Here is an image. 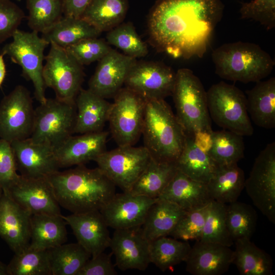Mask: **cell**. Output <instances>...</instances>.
<instances>
[{"label":"cell","instance_id":"obj_48","mask_svg":"<svg viewBox=\"0 0 275 275\" xmlns=\"http://www.w3.org/2000/svg\"><path fill=\"white\" fill-rule=\"evenodd\" d=\"M112 253L104 252L92 256L86 262L77 275H116L117 272L113 265Z\"/></svg>","mask_w":275,"mask_h":275},{"label":"cell","instance_id":"obj_6","mask_svg":"<svg viewBox=\"0 0 275 275\" xmlns=\"http://www.w3.org/2000/svg\"><path fill=\"white\" fill-rule=\"evenodd\" d=\"M206 94L210 118L217 125L242 136L253 134L246 96L241 90L222 81L212 85Z\"/></svg>","mask_w":275,"mask_h":275},{"label":"cell","instance_id":"obj_4","mask_svg":"<svg viewBox=\"0 0 275 275\" xmlns=\"http://www.w3.org/2000/svg\"><path fill=\"white\" fill-rule=\"evenodd\" d=\"M211 58L215 73L221 78L245 84L262 80L274 66L269 54L251 42L225 43L212 51Z\"/></svg>","mask_w":275,"mask_h":275},{"label":"cell","instance_id":"obj_47","mask_svg":"<svg viewBox=\"0 0 275 275\" xmlns=\"http://www.w3.org/2000/svg\"><path fill=\"white\" fill-rule=\"evenodd\" d=\"M19 176L10 143L0 139V186L3 192L7 191Z\"/></svg>","mask_w":275,"mask_h":275},{"label":"cell","instance_id":"obj_40","mask_svg":"<svg viewBox=\"0 0 275 275\" xmlns=\"http://www.w3.org/2000/svg\"><path fill=\"white\" fill-rule=\"evenodd\" d=\"M226 207V204L211 201L200 241L230 247L234 244L227 225Z\"/></svg>","mask_w":275,"mask_h":275},{"label":"cell","instance_id":"obj_13","mask_svg":"<svg viewBox=\"0 0 275 275\" xmlns=\"http://www.w3.org/2000/svg\"><path fill=\"white\" fill-rule=\"evenodd\" d=\"M35 116L29 90L18 85L0 102V139L11 143L30 138Z\"/></svg>","mask_w":275,"mask_h":275},{"label":"cell","instance_id":"obj_46","mask_svg":"<svg viewBox=\"0 0 275 275\" xmlns=\"http://www.w3.org/2000/svg\"><path fill=\"white\" fill-rule=\"evenodd\" d=\"M24 17L22 10L11 0H0V44L12 37Z\"/></svg>","mask_w":275,"mask_h":275},{"label":"cell","instance_id":"obj_38","mask_svg":"<svg viewBox=\"0 0 275 275\" xmlns=\"http://www.w3.org/2000/svg\"><path fill=\"white\" fill-rule=\"evenodd\" d=\"M226 222L234 242L243 238L251 239L256 230L257 214L251 205L236 201L227 205Z\"/></svg>","mask_w":275,"mask_h":275},{"label":"cell","instance_id":"obj_22","mask_svg":"<svg viewBox=\"0 0 275 275\" xmlns=\"http://www.w3.org/2000/svg\"><path fill=\"white\" fill-rule=\"evenodd\" d=\"M108 132L104 130L72 135L54 149L60 168L85 165L106 150Z\"/></svg>","mask_w":275,"mask_h":275},{"label":"cell","instance_id":"obj_24","mask_svg":"<svg viewBox=\"0 0 275 275\" xmlns=\"http://www.w3.org/2000/svg\"><path fill=\"white\" fill-rule=\"evenodd\" d=\"M75 104L76 108L74 133L102 131L108 121L111 103L89 89H81Z\"/></svg>","mask_w":275,"mask_h":275},{"label":"cell","instance_id":"obj_45","mask_svg":"<svg viewBox=\"0 0 275 275\" xmlns=\"http://www.w3.org/2000/svg\"><path fill=\"white\" fill-rule=\"evenodd\" d=\"M239 12L241 19L259 22L267 30L275 26V0H252L243 3Z\"/></svg>","mask_w":275,"mask_h":275},{"label":"cell","instance_id":"obj_49","mask_svg":"<svg viewBox=\"0 0 275 275\" xmlns=\"http://www.w3.org/2000/svg\"><path fill=\"white\" fill-rule=\"evenodd\" d=\"M92 0H63V15L81 17Z\"/></svg>","mask_w":275,"mask_h":275},{"label":"cell","instance_id":"obj_42","mask_svg":"<svg viewBox=\"0 0 275 275\" xmlns=\"http://www.w3.org/2000/svg\"><path fill=\"white\" fill-rule=\"evenodd\" d=\"M106 42L122 50L123 54L137 59L148 53V46L130 22H122L107 33Z\"/></svg>","mask_w":275,"mask_h":275},{"label":"cell","instance_id":"obj_39","mask_svg":"<svg viewBox=\"0 0 275 275\" xmlns=\"http://www.w3.org/2000/svg\"><path fill=\"white\" fill-rule=\"evenodd\" d=\"M7 267L8 275H51L48 250L29 246L14 253Z\"/></svg>","mask_w":275,"mask_h":275},{"label":"cell","instance_id":"obj_36","mask_svg":"<svg viewBox=\"0 0 275 275\" xmlns=\"http://www.w3.org/2000/svg\"><path fill=\"white\" fill-rule=\"evenodd\" d=\"M188 241L163 236L149 243L150 262L162 271L185 262L190 250Z\"/></svg>","mask_w":275,"mask_h":275},{"label":"cell","instance_id":"obj_26","mask_svg":"<svg viewBox=\"0 0 275 275\" xmlns=\"http://www.w3.org/2000/svg\"><path fill=\"white\" fill-rule=\"evenodd\" d=\"M248 114L257 126L275 127V78L260 80L246 92Z\"/></svg>","mask_w":275,"mask_h":275},{"label":"cell","instance_id":"obj_52","mask_svg":"<svg viewBox=\"0 0 275 275\" xmlns=\"http://www.w3.org/2000/svg\"><path fill=\"white\" fill-rule=\"evenodd\" d=\"M0 275H8L7 265L0 261Z\"/></svg>","mask_w":275,"mask_h":275},{"label":"cell","instance_id":"obj_54","mask_svg":"<svg viewBox=\"0 0 275 275\" xmlns=\"http://www.w3.org/2000/svg\"><path fill=\"white\" fill-rule=\"evenodd\" d=\"M16 1H20V0H16Z\"/></svg>","mask_w":275,"mask_h":275},{"label":"cell","instance_id":"obj_14","mask_svg":"<svg viewBox=\"0 0 275 275\" xmlns=\"http://www.w3.org/2000/svg\"><path fill=\"white\" fill-rule=\"evenodd\" d=\"M175 77L176 72L161 62L136 60L124 85L146 101L164 99L172 95Z\"/></svg>","mask_w":275,"mask_h":275},{"label":"cell","instance_id":"obj_7","mask_svg":"<svg viewBox=\"0 0 275 275\" xmlns=\"http://www.w3.org/2000/svg\"><path fill=\"white\" fill-rule=\"evenodd\" d=\"M38 34L17 29L12 40L3 48L2 53L21 67L23 75L33 83L36 99L43 103L47 99L43 77L44 51L49 44Z\"/></svg>","mask_w":275,"mask_h":275},{"label":"cell","instance_id":"obj_23","mask_svg":"<svg viewBox=\"0 0 275 275\" xmlns=\"http://www.w3.org/2000/svg\"><path fill=\"white\" fill-rule=\"evenodd\" d=\"M233 260V250L218 243L197 241L185 261L186 270L193 275H221Z\"/></svg>","mask_w":275,"mask_h":275},{"label":"cell","instance_id":"obj_28","mask_svg":"<svg viewBox=\"0 0 275 275\" xmlns=\"http://www.w3.org/2000/svg\"><path fill=\"white\" fill-rule=\"evenodd\" d=\"M186 212L172 202L157 199L150 208L141 226L144 236L150 242L169 236Z\"/></svg>","mask_w":275,"mask_h":275},{"label":"cell","instance_id":"obj_34","mask_svg":"<svg viewBox=\"0 0 275 275\" xmlns=\"http://www.w3.org/2000/svg\"><path fill=\"white\" fill-rule=\"evenodd\" d=\"M128 0H92L81 18L101 33L108 32L123 22Z\"/></svg>","mask_w":275,"mask_h":275},{"label":"cell","instance_id":"obj_5","mask_svg":"<svg viewBox=\"0 0 275 275\" xmlns=\"http://www.w3.org/2000/svg\"><path fill=\"white\" fill-rule=\"evenodd\" d=\"M176 116L186 134L199 130L212 131L207 94L200 79L188 68L176 72L172 95Z\"/></svg>","mask_w":275,"mask_h":275},{"label":"cell","instance_id":"obj_33","mask_svg":"<svg viewBox=\"0 0 275 275\" xmlns=\"http://www.w3.org/2000/svg\"><path fill=\"white\" fill-rule=\"evenodd\" d=\"M175 163L178 170L191 179L206 184L218 167L208 153L196 146L191 134H187L184 147Z\"/></svg>","mask_w":275,"mask_h":275},{"label":"cell","instance_id":"obj_2","mask_svg":"<svg viewBox=\"0 0 275 275\" xmlns=\"http://www.w3.org/2000/svg\"><path fill=\"white\" fill-rule=\"evenodd\" d=\"M47 179L60 207L71 213L100 210L116 194V185L98 167L77 166Z\"/></svg>","mask_w":275,"mask_h":275},{"label":"cell","instance_id":"obj_44","mask_svg":"<svg viewBox=\"0 0 275 275\" xmlns=\"http://www.w3.org/2000/svg\"><path fill=\"white\" fill-rule=\"evenodd\" d=\"M65 49L84 66L99 61L112 48L104 39L93 37L83 39Z\"/></svg>","mask_w":275,"mask_h":275},{"label":"cell","instance_id":"obj_27","mask_svg":"<svg viewBox=\"0 0 275 275\" xmlns=\"http://www.w3.org/2000/svg\"><path fill=\"white\" fill-rule=\"evenodd\" d=\"M67 223L62 214H33L31 218V248L47 250L67 240Z\"/></svg>","mask_w":275,"mask_h":275},{"label":"cell","instance_id":"obj_20","mask_svg":"<svg viewBox=\"0 0 275 275\" xmlns=\"http://www.w3.org/2000/svg\"><path fill=\"white\" fill-rule=\"evenodd\" d=\"M31 215L3 192L0 198V237L14 253L30 245Z\"/></svg>","mask_w":275,"mask_h":275},{"label":"cell","instance_id":"obj_19","mask_svg":"<svg viewBox=\"0 0 275 275\" xmlns=\"http://www.w3.org/2000/svg\"><path fill=\"white\" fill-rule=\"evenodd\" d=\"M136 59L111 50L98 61L88 82V89L104 98H114L123 88L125 79Z\"/></svg>","mask_w":275,"mask_h":275},{"label":"cell","instance_id":"obj_35","mask_svg":"<svg viewBox=\"0 0 275 275\" xmlns=\"http://www.w3.org/2000/svg\"><path fill=\"white\" fill-rule=\"evenodd\" d=\"M47 250L51 275H77L91 257L77 242Z\"/></svg>","mask_w":275,"mask_h":275},{"label":"cell","instance_id":"obj_8","mask_svg":"<svg viewBox=\"0 0 275 275\" xmlns=\"http://www.w3.org/2000/svg\"><path fill=\"white\" fill-rule=\"evenodd\" d=\"M76 114L75 103L47 98L35 109L30 138L35 142L57 148L74 133Z\"/></svg>","mask_w":275,"mask_h":275},{"label":"cell","instance_id":"obj_15","mask_svg":"<svg viewBox=\"0 0 275 275\" xmlns=\"http://www.w3.org/2000/svg\"><path fill=\"white\" fill-rule=\"evenodd\" d=\"M32 215H60V206L47 178H30L20 175L6 192Z\"/></svg>","mask_w":275,"mask_h":275},{"label":"cell","instance_id":"obj_37","mask_svg":"<svg viewBox=\"0 0 275 275\" xmlns=\"http://www.w3.org/2000/svg\"><path fill=\"white\" fill-rule=\"evenodd\" d=\"M212 137L208 154L218 166L236 164L244 157L242 136L224 129L212 131Z\"/></svg>","mask_w":275,"mask_h":275},{"label":"cell","instance_id":"obj_3","mask_svg":"<svg viewBox=\"0 0 275 275\" xmlns=\"http://www.w3.org/2000/svg\"><path fill=\"white\" fill-rule=\"evenodd\" d=\"M142 134L152 158L162 162H175L187 137L164 99L146 101Z\"/></svg>","mask_w":275,"mask_h":275},{"label":"cell","instance_id":"obj_9","mask_svg":"<svg viewBox=\"0 0 275 275\" xmlns=\"http://www.w3.org/2000/svg\"><path fill=\"white\" fill-rule=\"evenodd\" d=\"M50 45L43 68L45 86L53 90L57 99L75 103L84 79L83 66L65 48Z\"/></svg>","mask_w":275,"mask_h":275},{"label":"cell","instance_id":"obj_43","mask_svg":"<svg viewBox=\"0 0 275 275\" xmlns=\"http://www.w3.org/2000/svg\"><path fill=\"white\" fill-rule=\"evenodd\" d=\"M210 202L186 211L169 236L184 241H200Z\"/></svg>","mask_w":275,"mask_h":275},{"label":"cell","instance_id":"obj_21","mask_svg":"<svg viewBox=\"0 0 275 275\" xmlns=\"http://www.w3.org/2000/svg\"><path fill=\"white\" fill-rule=\"evenodd\" d=\"M63 216L71 228L77 242L91 257L109 248L111 238L109 227L100 210L71 213Z\"/></svg>","mask_w":275,"mask_h":275},{"label":"cell","instance_id":"obj_17","mask_svg":"<svg viewBox=\"0 0 275 275\" xmlns=\"http://www.w3.org/2000/svg\"><path fill=\"white\" fill-rule=\"evenodd\" d=\"M157 199L123 191L116 193L100 211L108 227L114 230L139 227Z\"/></svg>","mask_w":275,"mask_h":275},{"label":"cell","instance_id":"obj_16","mask_svg":"<svg viewBox=\"0 0 275 275\" xmlns=\"http://www.w3.org/2000/svg\"><path fill=\"white\" fill-rule=\"evenodd\" d=\"M149 243L139 226L115 230L109 248L120 270L144 271L151 263Z\"/></svg>","mask_w":275,"mask_h":275},{"label":"cell","instance_id":"obj_25","mask_svg":"<svg viewBox=\"0 0 275 275\" xmlns=\"http://www.w3.org/2000/svg\"><path fill=\"white\" fill-rule=\"evenodd\" d=\"M158 199L172 202L186 211L212 201L206 183L191 179L178 169Z\"/></svg>","mask_w":275,"mask_h":275},{"label":"cell","instance_id":"obj_1","mask_svg":"<svg viewBox=\"0 0 275 275\" xmlns=\"http://www.w3.org/2000/svg\"><path fill=\"white\" fill-rule=\"evenodd\" d=\"M224 8L221 0H157L148 16L150 43L174 59L202 58Z\"/></svg>","mask_w":275,"mask_h":275},{"label":"cell","instance_id":"obj_18","mask_svg":"<svg viewBox=\"0 0 275 275\" xmlns=\"http://www.w3.org/2000/svg\"><path fill=\"white\" fill-rule=\"evenodd\" d=\"M19 175L30 178H47L59 170L54 148L30 138L11 143Z\"/></svg>","mask_w":275,"mask_h":275},{"label":"cell","instance_id":"obj_41","mask_svg":"<svg viewBox=\"0 0 275 275\" xmlns=\"http://www.w3.org/2000/svg\"><path fill=\"white\" fill-rule=\"evenodd\" d=\"M63 0H26L28 22L33 31L42 33L63 16Z\"/></svg>","mask_w":275,"mask_h":275},{"label":"cell","instance_id":"obj_32","mask_svg":"<svg viewBox=\"0 0 275 275\" xmlns=\"http://www.w3.org/2000/svg\"><path fill=\"white\" fill-rule=\"evenodd\" d=\"M232 264L241 275H272L273 261L265 251L256 246L250 239L234 241Z\"/></svg>","mask_w":275,"mask_h":275},{"label":"cell","instance_id":"obj_12","mask_svg":"<svg viewBox=\"0 0 275 275\" xmlns=\"http://www.w3.org/2000/svg\"><path fill=\"white\" fill-rule=\"evenodd\" d=\"M244 188L253 204L275 224V143L268 144L256 158Z\"/></svg>","mask_w":275,"mask_h":275},{"label":"cell","instance_id":"obj_30","mask_svg":"<svg viewBox=\"0 0 275 275\" xmlns=\"http://www.w3.org/2000/svg\"><path fill=\"white\" fill-rule=\"evenodd\" d=\"M101 32L81 17L63 16L51 27L41 33L49 44L64 48L83 39L98 37Z\"/></svg>","mask_w":275,"mask_h":275},{"label":"cell","instance_id":"obj_11","mask_svg":"<svg viewBox=\"0 0 275 275\" xmlns=\"http://www.w3.org/2000/svg\"><path fill=\"white\" fill-rule=\"evenodd\" d=\"M151 158L144 146H126L105 150L94 161L116 186L129 191Z\"/></svg>","mask_w":275,"mask_h":275},{"label":"cell","instance_id":"obj_51","mask_svg":"<svg viewBox=\"0 0 275 275\" xmlns=\"http://www.w3.org/2000/svg\"><path fill=\"white\" fill-rule=\"evenodd\" d=\"M3 54H0V87L3 82L6 74V68L4 60Z\"/></svg>","mask_w":275,"mask_h":275},{"label":"cell","instance_id":"obj_50","mask_svg":"<svg viewBox=\"0 0 275 275\" xmlns=\"http://www.w3.org/2000/svg\"><path fill=\"white\" fill-rule=\"evenodd\" d=\"M212 131L199 130L192 134L193 141L196 146L201 150L208 153L212 145Z\"/></svg>","mask_w":275,"mask_h":275},{"label":"cell","instance_id":"obj_29","mask_svg":"<svg viewBox=\"0 0 275 275\" xmlns=\"http://www.w3.org/2000/svg\"><path fill=\"white\" fill-rule=\"evenodd\" d=\"M245 175L237 163L218 166L206 183L212 200L229 204L237 200L244 188Z\"/></svg>","mask_w":275,"mask_h":275},{"label":"cell","instance_id":"obj_10","mask_svg":"<svg viewBox=\"0 0 275 275\" xmlns=\"http://www.w3.org/2000/svg\"><path fill=\"white\" fill-rule=\"evenodd\" d=\"M108 122L118 146H133L142 134L146 101L126 88L114 97Z\"/></svg>","mask_w":275,"mask_h":275},{"label":"cell","instance_id":"obj_53","mask_svg":"<svg viewBox=\"0 0 275 275\" xmlns=\"http://www.w3.org/2000/svg\"><path fill=\"white\" fill-rule=\"evenodd\" d=\"M3 194V189L1 188V187L0 186V198H1L2 195Z\"/></svg>","mask_w":275,"mask_h":275},{"label":"cell","instance_id":"obj_31","mask_svg":"<svg viewBox=\"0 0 275 275\" xmlns=\"http://www.w3.org/2000/svg\"><path fill=\"white\" fill-rule=\"evenodd\" d=\"M177 171L175 162H162L151 158L129 192L158 199Z\"/></svg>","mask_w":275,"mask_h":275}]
</instances>
